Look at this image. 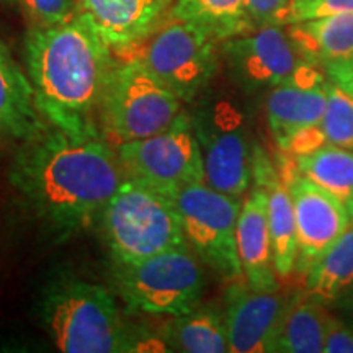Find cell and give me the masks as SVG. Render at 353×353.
Here are the masks:
<instances>
[{"instance_id":"cell-1","label":"cell","mask_w":353,"mask_h":353,"mask_svg":"<svg viewBox=\"0 0 353 353\" xmlns=\"http://www.w3.org/2000/svg\"><path fill=\"white\" fill-rule=\"evenodd\" d=\"M125 179L103 136L70 134L51 123L21 141L8 169V182L26 208L59 239L103 214Z\"/></svg>"},{"instance_id":"cell-2","label":"cell","mask_w":353,"mask_h":353,"mask_svg":"<svg viewBox=\"0 0 353 353\" xmlns=\"http://www.w3.org/2000/svg\"><path fill=\"white\" fill-rule=\"evenodd\" d=\"M83 13L57 25H32L25 65L44 120L79 136H103L99 113L117 61Z\"/></svg>"},{"instance_id":"cell-3","label":"cell","mask_w":353,"mask_h":353,"mask_svg":"<svg viewBox=\"0 0 353 353\" xmlns=\"http://www.w3.org/2000/svg\"><path fill=\"white\" fill-rule=\"evenodd\" d=\"M39 319L57 350L118 353L141 350L123 319L117 299L103 285L61 276L43 291Z\"/></svg>"},{"instance_id":"cell-4","label":"cell","mask_w":353,"mask_h":353,"mask_svg":"<svg viewBox=\"0 0 353 353\" xmlns=\"http://www.w3.org/2000/svg\"><path fill=\"white\" fill-rule=\"evenodd\" d=\"M101 216L114 263L190 247L172 196L138 179L123 180Z\"/></svg>"},{"instance_id":"cell-5","label":"cell","mask_w":353,"mask_h":353,"mask_svg":"<svg viewBox=\"0 0 353 353\" xmlns=\"http://www.w3.org/2000/svg\"><path fill=\"white\" fill-rule=\"evenodd\" d=\"M183 101L136 57L117 63L100 105L103 138L113 148L169 130Z\"/></svg>"},{"instance_id":"cell-6","label":"cell","mask_w":353,"mask_h":353,"mask_svg":"<svg viewBox=\"0 0 353 353\" xmlns=\"http://www.w3.org/2000/svg\"><path fill=\"white\" fill-rule=\"evenodd\" d=\"M192 117L200 145L205 182L218 192L242 196L254 180L257 144L247 114L232 99L203 97Z\"/></svg>"},{"instance_id":"cell-7","label":"cell","mask_w":353,"mask_h":353,"mask_svg":"<svg viewBox=\"0 0 353 353\" xmlns=\"http://www.w3.org/2000/svg\"><path fill=\"white\" fill-rule=\"evenodd\" d=\"M117 291L131 309L154 316H182L200 306L201 260L190 247L167 250L134 263H114Z\"/></svg>"},{"instance_id":"cell-8","label":"cell","mask_w":353,"mask_h":353,"mask_svg":"<svg viewBox=\"0 0 353 353\" xmlns=\"http://www.w3.org/2000/svg\"><path fill=\"white\" fill-rule=\"evenodd\" d=\"M229 77L247 94L270 92L286 83L327 81L324 70L304 57L288 26H255L219 44Z\"/></svg>"},{"instance_id":"cell-9","label":"cell","mask_w":353,"mask_h":353,"mask_svg":"<svg viewBox=\"0 0 353 353\" xmlns=\"http://www.w3.org/2000/svg\"><path fill=\"white\" fill-rule=\"evenodd\" d=\"M219 43L188 21L169 20L125 52L136 57L183 103L200 99L219 69Z\"/></svg>"},{"instance_id":"cell-10","label":"cell","mask_w":353,"mask_h":353,"mask_svg":"<svg viewBox=\"0 0 353 353\" xmlns=\"http://www.w3.org/2000/svg\"><path fill=\"white\" fill-rule=\"evenodd\" d=\"M190 249L226 281L245 280L237 250L241 196L218 192L208 183H192L172 193Z\"/></svg>"},{"instance_id":"cell-11","label":"cell","mask_w":353,"mask_h":353,"mask_svg":"<svg viewBox=\"0 0 353 353\" xmlns=\"http://www.w3.org/2000/svg\"><path fill=\"white\" fill-rule=\"evenodd\" d=\"M126 176L172 195L205 182V169L192 117L183 112L169 130L114 148ZM206 183V182H205Z\"/></svg>"},{"instance_id":"cell-12","label":"cell","mask_w":353,"mask_h":353,"mask_svg":"<svg viewBox=\"0 0 353 353\" xmlns=\"http://www.w3.org/2000/svg\"><path fill=\"white\" fill-rule=\"evenodd\" d=\"M276 169L293 201L298 234L296 272L306 275L342 236L350 223V214L327 190L301 174L296 159L291 154L281 151Z\"/></svg>"},{"instance_id":"cell-13","label":"cell","mask_w":353,"mask_h":353,"mask_svg":"<svg viewBox=\"0 0 353 353\" xmlns=\"http://www.w3.org/2000/svg\"><path fill=\"white\" fill-rule=\"evenodd\" d=\"M291 298L278 290H252L245 280L231 283L224 309L229 352H276L278 335Z\"/></svg>"},{"instance_id":"cell-14","label":"cell","mask_w":353,"mask_h":353,"mask_svg":"<svg viewBox=\"0 0 353 353\" xmlns=\"http://www.w3.org/2000/svg\"><path fill=\"white\" fill-rule=\"evenodd\" d=\"M79 10L114 51L125 52L149 37L165 17L170 0H77Z\"/></svg>"},{"instance_id":"cell-15","label":"cell","mask_w":353,"mask_h":353,"mask_svg":"<svg viewBox=\"0 0 353 353\" xmlns=\"http://www.w3.org/2000/svg\"><path fill=\"white\" fill-rule=\"evenodd\" d=\"M237 250L245 283L252 290H278V278L273 262L270 226H268L267 192L254 185L245 196L237 219Z\"/></svg>"},{"instance_id":"cell-16","label":"cell","mask_w":353,"mask_h":353,"mask_svg":"<svg viewBox=\"0 0 353 353\" xmlns=\"http://www.w3.org/2000/svg\"><path fill=\"white\" fill-rule=\"evenodd\" d=\"M254 185L267 192L268 226H270L273 262L276 275L281 281L288 280L296 273L298 260V234L294 219L293 201L290 192L275 164L262 149H255L254 157Z\"/></svg>"},{"instance_id":"cell-17","label":"cell","mask_w":353,"mask_h":353,"mask_svg":"<svg viewBox=\"0 0 353 353\" xmlns=\"http://www.w3.org/2000/svg\"><path fill=\"white\" fill-rule=\"evenodd\" d=\"M39 112L28 74L0 39V144L25 141L46 125Z\"/></svg>"},{"instance_id":"cell-18","label":"cell","mask_w":353,"mask_h":353,"mask_svg":"<svg viewBox=\"0 0 353 353\" xmlns=\"http://www.w3.org/2000/svg\"><path fill=\"white\" fill-rule=\"evenodd\" d=\"M327 83L293 82L267 92L265 117L278 148L304 128L321 125L327 107Z\"/></svg>"},{"instance_id":"cell-19","label":"cell","mask_w":353,"mask_h":353,"mask_svg":"<svg viewBox=\"0 0 353 353\" xmlns=\"http://www.w3.org/2000/svg\"><path fill=\"white\" fill-rule=\"evenodd\" d=\"M286 26L304 57L317 68L353 63V13H334Z\"/></svg>"},{"instance_id":"cell-20","label":"cell","mask_w":353,"mask_h":353,"mask_svg":"<svg viewBox=\"0 0 353 353\" xmlns=\"http://www.w3.org/2000/svg\"><path fill=\"white\" fill-rule=\"evenodd\" d=\"M332 312L319 299L309 294H293L276 341V352L321 353Z\"/></svg>"},{"instance_id":"cell-21","label":"cell","mask_w":353,"mask_h":353,"mask_svg":"<svg viewBox=\"0 0 353 353\" xmlns=\"http://www.w3.org/2000/svg\"><path fill=\"white\" fill-rule=\"evenodd\" d=\"M304 288L324 304L342 301L353 290V216L342 236L304 275Z\"/></svg>"},{"instance_id":"cell-22","label":"cell","mask_w":353,"mask_h":353,"mask_svg":"<svg viewBox=\"0 0 353 353\" xmlns=\"http://www.w3.org/2000/svg\"><path fill=\"white\" fill-rule=\"evenodd\" d=\"M169 17L198 26L219 44L255 28L244 0H174Z\"/></svg>"},{"instance_id":"cell-23","label":"cell","mask_w":353,"mask_h":353,"mask_svg":"<svg viewBox=\"0 0 353 353\" xmlns=\"http://www.w3.org/2000/svg\"><path fill=\"white\" fill-rule=\"evenodd\" d=\"M165 337L174 350L187 353L229 352L224 312L213 307H195L187 314L172 317Z\"/></svg>"},{"instance_id":"cell-24","label":"cell","mask_w":353,"mask_h":353,"mask_svg":"<svg viewBox=\"0 0 353 353\" xmlns=\"http://www.w3.org/2000/svg\"><path fill=\"white\" fill-rule=\"evenodd\" d=\"M294 157V156H293ZM296 159L298 169L309 180L327 190L353 216V151L325 144L307 156Z\"/></svg>"},{"instance_id":"cell-25","label":"cell","mask_w":353,"mask_h":353,"mask_svg":"<svg viewBox=\"0 0 353 353\" xmlns=\"http://www.w3.org/2000/svg\"><path fill=\"white\" fill-rule=\"evenodd\" d=\"M327 92V107L321 123L322 130L330 144L353 151V94L330 82Z\"/></svg>"},{"instance_id":"cell-26","label":"cell","mask_w":353,"mask_h":353,"mask_svg":"<svg viewBox=\"0 0 353 353\" xmlns=\"http://www.w3.org/2000/svg\"><path fill=\"white\" fill-rule=\"evenodd\" d=\"M32 25H57L79 15L77 0H17Z\"/></svg>"},{"instance_id":"cell-27","label":"cell","mask_w":353,"mask_h":353,"mask_svg":"<svg viewBox=\"0 0 353 353\" xmlns=\"http://www.w3.org/2000/svg\"><path fill=\"white\" fill-rule=\"evenodd\" d=\"M334 13H353V0H298L291 3L288 25Z\"/></svg>"},{"instance_id":"cell-28","label":"cell","mask_w":353,"mask_h":353,"mask_svg":"<svg viewBox=\"0 0 353 353\" xmlns=\"http://www.w3.org/2000/svg\"><path fill=\"white\" fill-rule=\"evenodd\" d=\"M245 10L254 26L290 23V0H244Z\"/></svg>"},{"instance_id":"cell-29","label":"cell","mask_w":353,"mask_h":353,"mask_svg":"<svg viewBox=\"0 0 353 353\" xmlns=\"http://www.w3.org/2000/svg\"><path fill=\"white\" fill-rule=\"evenodd\" d=\"M325 353H353V325L332 316L325 337Z\"/></svg>"},{"instance_id":"cell-30","label":"cell","mask_w":353,"mask_h":353,"mask_svg":"<svg viewBox=\"0 0 353 353\" xmlns=\"http://www.w3.org/2000/svg\"><path fill=\"white\" fill-rule=\"evenodd\" d=\"M342 301L345 303V309L348 311V314H350V319H352L350 322H353V290L350 291V293L347 294L345 298L342 299ZM352 325H353V324H352Z\"/></svg>"},{"instance_id":"cell-31","label":"cell","mask_w":353,"mask_h":353,"mask_svg":"<svg viewBox=\"0 0 353 353\" xmlns=\"http://www.w3.org/2000/svg\"><path fill=\"white\" fill-rule=\"evenodd\" d=\"M2 2H8V3H10V2H17V0H2Z\"/></svg>"},{"instance_id":"cell-32","label":"cell","mask_w":353,"mask_h":353,"mask_svg":"<svg viewBox=\"0 0 353 353\" xmlns=\"http://www.w3.org/2000/svg\"><path fill=\"white\" fill-rule=\"evenodd\" d=\"M290 2H291V3H294V2H298V0H290ZM290 8H291V7H290Z\"/></svg>"},{"instance_id":"cell-33","label":"cell","mask_w":353,"mask_h":353,"mask_svg":"<svg viewBox=\"0 0 353 353\" xmlns=\"http://www.w3.org/2000/svg\"><path fill=\"white\" fill-rule=\"evenodd\" d=\"M170 2H174V0H170Z\"/></svg>"}]
</instances>
